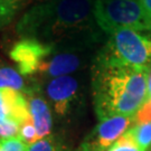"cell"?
I'll return each instance as SVG.
<instances>
[{
	"label": "cell",
	"instance_id": "obj_1",
	"mask_svg": "<svg viewBox=\"0 0 151 151\" xmlns=\"http://www.w3.org/2000/svg\"><path fill=\"white\" fill-rule=\"evenodd\" d=\"M20 38H32L53 48H94L102 30L94 19V0H50L30 7L16 24Z\"/></svg>",
	"mask_w": 151,
	"mask_h": 151
},
{
	"label": "cell",
	"instance_id": "obj_20",
	"mask_svg": "<svg viewBox=\"0 0 151 151\" xmlns=\"http://www.w3.org/2000/svg\"><path fill=\"white\" fill-rule=\"evenodd\" d=\"M151 99V65L148 70V76H147V100Z\"/></svg>",
	"mask_w": 151,
	"mask_h": 151
},
{
	"label": "cell",
	"instance_id": "obj_14",
	"mask_svg": "<svg viewBox=\"0 0 151 151\" xmlns=\"http://www.w3.org/2000/svg\"><path fill=\"white\" fill-rule=\"evenodd\" d=\"M108 151H143L137 145L130 131H125L118 140L110 147Z\"/></svg>",
	"mask_w": 151,
	"mask_h": 151
},
{
	"label": "cell",
	"instance_id": "obj_19",
	"mask_svg": "<svg viewBox=\"0 0 151 151\" xmlns=\"http://www.w3.org/2000/svg\"><path fill=\"white\" fill-rule=\"evenodd\" d=\"M138 1L145 12L151 18V0H138Z\"/></svg>",
	"mask_w": 151,
	"mask_h": 151
},
{
	"label": "cell",
	"instance_id": "obj_6",
	"mask_svg": "<svg viewBox=\"0 0 151 151\" xmlns=\"http://www.w3.org/2000/svg\"><path fill=\"white\" fill-rule=\"evenodd\" d=\"M133 116L115 115L99 120L96 127L83 140L76 151H108L110 147L129 130Z\"/></svg>",
	"mask_w": 151,
	"mask_h": 151
},
{
	"label": "cell",
	"instance_id": "obj_18",
	"mask_svg": "<svg viewBox=\"0 0 151 151\" xmlns=\"http://www.w3.org/2000/svg\"><path fill=\"white\" fill-rule=\"evenodd\" d=\"M151 123V99H148L133 115V124Z\"/></svg>",
	"mask_w": 151,
	"mask_h": 151
},
{
	"label": "cell",
	"instance_id": "obj_4",
	"mask_svg": "<svg viewBox=\"0 0 151 151\" xmlns=\"http://www.w3.org/2000/svg\"><path fill=\"white\" fill-rule=\"evenodd\" d=\"M94 19L108 35L119 29L151 32V18L138 0H94Z\"/></svg>",
	"mask_w": 151,
	"mask_h": 151
},
{
	"label": "cell",
	"instance_id": "obj_10",
	"mask_svg": "<svg viewBox=\"0 0 151 151\" xmlns=\"http://www.w3.org/2000/svg\"><path fill=\"white\" fill-rule=\"evenodd\" d=\"M26 94L28 95L27 102L29 113L36 128L39 139L46 138L50 134L53 127V118L48 103L45 101L40 94H38L35 88H29Z\"/></svg>",
	"mask_w": 151,
	"mask_h": 151
},
{
	"label": "cell",
	"instance_id": "obj_5",
	"mask_svg": "<svg viewBox=\"0 0 151 151\" xmlns=\"http://www.w3.org/2000/svg\"><path fill=\"white\" fill-rule=\"evenodd\" d=\"M93 49L94 48L80 46L53 48L52 54L40 64L38 73L49 80L60 76L72 75L87 64Z\"/></svg>",
	"mask_w": 151,
	"mask_h": 151
},
{
	"label": "cell",
	"instance_id": "obj_3",
	"mask_svg": "<svg viewBox=\"0 0 151 151\" xmlns=\"http://www.w3.org/2000/svg\"><path fill=\"white\" fill-rule=\"evenodd\" d=\"M94 58L116 66L149 70L151 37L133 29L115 30L109 35L106 43Z\"/></svg>",
	"mask_w": 151,
	"mask_h": 151
},
{
	"label": "cell",
	"instance_id": "obj_17",
	"mask_svg": "<svg viewBox=\"0 0 151 151\" xmlns=\"http://www.w3.org/2000/svg\"><path fill=\"white\" fill-rule=\"evenodd\" d=\"M29 146L19 137L0 138V151H28Z\"/></svg>",
	"mask_w": 151,
	"mask_h": 151
},
{
	"label": "cell",
	"instance_id": "obj_8",
	"mask_svg": "<svg viewBox=\"0 0 151 151\" xmlns=\"http://www.w3.org/2000/svg\"><path fill=\"white\" fill-rule=\"evenodd\" d=\"M78 92V81L73 75L52 78L46 85V93L57 115L65 116Z\"/></svg>",
	"mask_w": 151,
	"mask_h": 151
},
{
	"label": "cell",
	"instance_id": "obj_16",
	"mask_svg": "<svg viewBox=\"0 0 151 151\" xmlns=\"http://www.w3.org/2000/svg\"><path fill=\"white\" fill-rule=\"evenodd\" d=\"M28 151H65L64 148L60 146L57 141L55 140L53 137H46L37 142H35L34 145L29 146Z\"/></svg>",
	"mask_w": 151,
	"mask_h": 151
},
{
	"label": "cell",
	"instance_id": "obj_11",
	"mask_svg": "<svg viewBox=\"0 0 151 151\" xmlns=\"http://www.w3.org/2000/svg\"><path fill=\"white\" fill-rule=\"evenodd\" d=\"M43 0H0V30L8 27L20 14Z\"/></svg>",
	"mask_w": 151,
	"mask_h": 151
},
{
	"label": "cell",
	"instance_id": "obj_12",
	"mask_svg": "<svg viewBox=\"0 0 151 151\" xmlns=\"http://www.w3.org/2000/svg\"><path fill=\"white\" fill-rule=\"evenodd\" d=\"M0 88H11L26 93L30 87L26 86L25 78L18 70L0 60Z\"/></svg>",
	"mask_w": 151,
	"mask_h": 151
},
{
	"label": "cell",
	"instance_id": "obj_21",
	"mask_svg": "<svg viewBox=\"0 0 151 151\" xmlns=\"http://www.w3.org/2000/svg\"><path fill=\"white\" fill-rule=\"evenodd\" d=\"M150 151H151V150H150Z\"/></svg>",
	"mask_w": 151,
	"mask_h": 151
},
{
	"label": "cell",
	"instance_id": "obj_9",
	"mask_svg": "<svg viewBox=\"0 0 151 151\" xmlns=\"http://www.w3.org/2000/svg\"><path fill=\"white\" fill-rule=\"evenodd\" d=\"M30 119L27 99L16 90L0 88V120H9L19 125Z\"/></svg>",
	"mask_w": 151,
	"mask_h": 151
},
{
	"label": "cell",
	"instance_id": "obj_15",
	"mask_svg": "<svg viewBox=\"0 0 151 151\" xmlns=\"http://www.w3.org/2000/svg\"><path fill=\"white\" fill-rule=\"evenodd\" d=\"M20 139H22L25 143H27L28 146H32L35 142H37L39 139L38 137V133L36 131V128L34 125V122H32V119L30 116V119H28L26 122H24L22 124H20L19 127V132H18V135Z\"/></svg>",
	"mask_w": 151,
	"mask_h": 151
},
{
	"label": "cell",
	"instance_id": "obj_13",
	"mask_svg": "<svg viewBox=\"0 0 151 151\" xmlns=\"http://www.w3.org/2000/svg\"><path fill=\"white\" fill-rule=\"evenodd\" d=\"M129 131L137 145L143 151L151 147V123L134 124Z\"/></svg>",
	"mask_w": 151,
	"mask_h": 151
},
{
	"label": "cell",
	"instance_id": "obj_7",
	"mask_svg": "<svg viewBox=\"0 0 151 151\" xmlns=\"http://www.w3.org/2000/svg\"><path fill=\"white\" fill-rule=\"evenodd\" d=\"M52 46L32 38H22L11 48L10 58L17 64V70L22 76L38 73L39 66L52 54Z\"/></svg>",
	"mask_w": 151,
	"mask_h": 151
},
{
	"label": "cell",
	"instance_id": "obj_2",
	"mask_svg": "<svg viewBox=\"0 0 151 151\" xmlns=\"http://www.w3.org/2000/svg\"><path fill=\"white\" fill-rule=\"evenodd\" d=\"M148 70L116 66L94 58L92 94L99 120L133 116L147 100Z\"/></svg>",
	"mask_w": 151,
	"mask_h": 151
}]
</instances>
